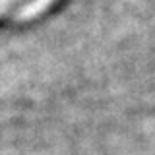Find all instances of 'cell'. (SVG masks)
I'll use <instances>...</instances> for the list:
<instances>
[{"instance_id":"obj_1","label":"cell","mask_w":155,"mask_h":155,"mask_svg":"<svg viewBox=\"0 0 155 155\" xmlns=\"http://www.w3.org/2000/svg\"><path fill=\"white\" fill-rule=\"evenodd\" d=\"M54 2V0H33L29 6L21 12V18L23 19H29V18H35V16H39L41 12H45V10L51 6V4Z\"/></svg>"}]
</instances>
